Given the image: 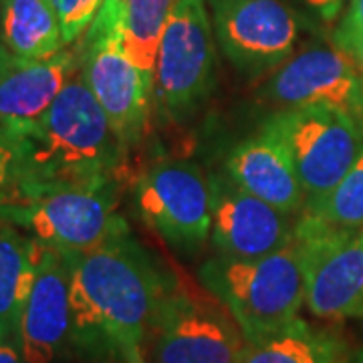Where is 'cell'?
I'll list each match as a JSON object with an SVG mask.
<instances>
[{
  "mask_svg": "<svg viewBox=\"0 0 363 363\" xmlns=\"http://www.w3.org/2000/svg\"><path fill=\"white\" fill-rule=\"evenodd\" d=\"M224 57L242 75L259 77L295 51L301 21L283 0H208Z\"/></svg>",
  "mask_w": 363,
  "mask_h": 363,
  "instance_id": "obj_10",
  "label": "cell"
},
{
  "mask_svg": "<svg viewBox=\"0 0 363 363\" xmlns=\"http://www.w3.org/2000/svg\"><path fill=\"white\" fill-rule=\"evenodd\" d=\"M23 140L26 202L59 188L123 176L130 147L111 128L81 69Z\"/></svg>",
  "mask_w": 363,
  "mask_h": 363,
  "instance_id": "obj_2",
  "label": "cell"
},
{
  "mask_svg": "<svg viewBox=\"0 0 363 363\" xmlns=\"http://www.w3.org/2000/svg\"><path fill=\"white\" fill-rule=\"evenodd\" d=\"M169 283L172 277L131 230L95 250L71 255L69 345L89 362H130L142 353Z\"/></svg>",
  "mask_w": 363,
  "mask_h": 363,
  "instance_id": "obj_1",
  "label": "cell"
},
{
  "mask_svg": "<svg viewBox=\"0 0 363 363\" xmlns=\"http://www.w3.org/2000/svg\"><path fill=\"white\" fill-rule=\"evenodd\" d=\"M262 95L283 109L329 105L363 123V75L345 51L313 45L274 69Z\"/></svg>",
  "mask_w": 363,
  "mask_h": 363,
  "instance_id": "obj_11",
  "label": "cell"
},
{
  "mask_svg": "<svg viewBox=\"0 0 363 363\" xmlns=\"http://www.w3.org/2000/svg\"><path fill=\"white\" fill-rule=\"evenodd\" d=\"M105 0H52L65 45L77 43L93 25Z\"/></svg>",
  "mask_w": 363,
  "mask_h": 363,
  "instance_id": "obj_23",
  "label": "cell"
},
{
  "mask_svg": "<svg viewBox=\"0 0 363 363\" xmlns=\"http://www.w3.org/2000/svg\"><path fill=\"white\" fill-rule=\"evenodd\" d=\"M212 186V245L218 255L259 259L293 240L291 214L248 194L228 176H210Z\"/></svg>",
  "mask_w": 363,
  "mask_h": 363,
  "instance_id": "obj_13",
  "label": "cell"
},
{
  "mask_svg": "<svg viewBox=\"0 0 363 363\" xmlns=\"http://www.w3.org/2000/svg\"><path fill=\"white\" fill-rule=\"evenodd\" d=\"M121 192L123 176L59 188L9 210L0 222L25 228L45 247L83 255L130 233V224L117 214Z\"/></svg>",
  "mask_w": 363,
  "mask_h": 363,
  "instance_id": "obj_5",
  "label": "cell"
},
{
  "mask_svg": "<svg viewBox=\"0 0 363 363\" xmlns=\"http://www.w3.org/2000/svg\"><path fill=\"white\" fill-rule=\"evenodd\" d=\"M0 363H26L21 351L18 337L0 333Z\"/></svg>",
  "mask_w": 363,
  "mask_h": 363,
  "instance_id": "obj_26",
  "label": "cell"
},
{
  "mask_svg": "<svg viewBox=\"0 0 363 363\" xmlns=\"http://www.w3.org/2000/svg\"><path fill=\"white\" fill-rule=\"evenodd\" d=\"M357 363H363V359H359V362H357Z\"/></svg>",
  "mask_w": 363,
  "mask_h": 363,
  "instance_id": "obj_31",
  "label": "cell"
},
{
  "mask_svg": "<svg viewBox=\"0 0 363 363\" xmlns=\"http://www.w3.org/2000/svg\"><path fill=\"white\" fill-rule=\"evenodd\" d=\"M0 40L21 61L49 59L67 47L52 0H4Z\"/></svg>",
  "mask_w": 363,
  "mask_h": 363,
  "instance_id": "obj_18",
  "label": "cell"
},
{
  "mask_svg": "<svg viewBox=\"0 0 363 363\" xmlns=\"http://www.w3.org/2000/svg\"><path fill=\"white\" fill-rule=\"evenodd\" d=\"M2 4H4V0H0V6H2Z\"/></svg>",
  "mask_w": 363,
  "mask_h": 363,
  "instance_id": "obj_30",
  "label": "cell"
},
{
  "mask_svg": "<svg viewBox=\"0 0 363 363\" xmlns=\"http://www.w3.org/2000/svg\"><path fill=\"white\" fill-rule=\"evenodd\" d=\"M26 204L23 182V140L0 130V220L2 216Z\"/></svg>",
  "mask_w": 363,
  "mask_h": 363,
  "instance_id": "obj_22",
  "label": "cell"
},
{
  "mask_svg": "<svg viewBox=\"0 0 363 363\" xmlns=\"http://www.w3.org/2000/svg\"><path fill=\"white\" fill-rule=\"evenodd\" d=\"M14 61H16V57L14 55H11V51L2 45V40H0V73L2 71H6L9 67L13 65Z\"/></svg>",
  "mask_w": 363,
  "mask_h": 363,
  "instance_id": "obj_28",
  "label": "cell"
},
{
  "mask_svg": "<svg viewBox=\"0 0 363 363\" xmlns=\"http://www.w3.org/2000/svg\"><path fill=\"white\" fill-rule=\"evenodd\" d=\"M341 347L325 331L295 319L271 337L247 343L240 363H337Z\"/></svg>",
  "mask_w": 363,
  "mask_h": 363,
  "instance_id": "obj_20",
  "label": "cell"
},
{
  "mask_svg": "<svg viewBox=\"0 0 363 363\" xmlns=\"http://www.w3.org/2000/svg\"><path fill=\"white\" fill-rule=\"evenodd\" d=\"M128 363H145V362H143L142 353H135V355H131L130 362H128Z\"/></svg>",
  "mask_w": 363,
  "mask_h": 363,
  "instance_id": "obj_29",
  "label": "cell"
},
{
  "mask_svg": "<svg viewBox=\"0 0 363 363\" xmlns=\"http://www.w3.org/2000/svg\"><path fill=\"white\" fill-rule=\"evenodd\" d=\"M293 242L305 272V305L321 319H363V228L303 214Z\"/></svg>",
  "mask_w": 363,
  "mask_h": 363,
  "instance_id": "obj_8",
  "label": "cell"
},
{
  "mask_svg": "<svg viewBox=\"0 0 363 363\" xmlns=\"http://www.w3.org/2000/svg\"><path fill=\"white\" fill-rule=\"evenodd\" d=\"M178 0H105L85 37L119 43L133 65L154 83L157 47Z\"/></svg>",
  "mask_w": 363,
  "mask_h": 363,
  "instance_id": "obj_17",
  "label": "cell"
},
{
  "mask_svg": "<svg viewBox=\"0 0 363 363\" xmlns=\"http://www.w3.org/2000/svg\"><path fill=\"white\" fill-rule=\"evenodd\" d=\"M150 335L156 363H240L247 337L206 286L172 277Z\"/></svg>",
  "mask_w": 363,
  "mask_h": 363,
  "instance_id": "obj_6",
  "label": "cell"
},
{
  "mask_svg": "<svg viewBox=\"0 0 363 363\" xmlns=\"http://www.w3.org/2000/svg\"><path fill=\"white\" fill-rule=\"evenodd\" d=\"M198 277L228 307L248 343L283 331L305 305V272L293 240L259 259L218 255L200 267Z\"/></svg>",
  "mask_w": 363,
  "mask_h": 363,
  "instance_id": "obj_3",
  "label": "cell"
},
{
  "mask_svg": "<svg viewBox=\"0 0 363 363\" xmlns=\"http://www.w3.org/2000/svg\"><path fill=\"white\" fill-rule=\"evenodd\" d=\"M79 69V49H63L40 61L16 59L0 73V130L18 138L35 130Z\"/></svg>",
  "mask_w": 363,
  "mask_h": 363,
  "instance_id": "obj_15",
  "label": "cell"
},
{
  "mask_svg": "<svg viewBox=\"0 0 363 363\" xmlns=\"http://www.w3.org/2000/svg\"><path fill=\"white\" fill-rule=\"evenodd\" d=\"M40 242L0 222V333L18 337L21 315L37 272Z\"/></svg>",
  "mask_w": 363,
  "mask_h": 363,
  "instance_id": "obj_19",
  "label": "cell"
},
{
  "mask_svg": "<svg viewBox=\"0 0 363 363\" xmlns=\"http://www.w3.org/2000/svg\"><path fill=\"white\" fill-rule=\"evenodd\" d=\"M303 214L315 216L339 228H363V150L337 186L321 200L305 206Z\"/></svg>",
  "mask_w": 363,
  "mask_h": 363,
  "instance_id": "obj_21",
  "label": "cell"
},
{
  "mask_svg": "<svg viewBox=\"0 0 363 363\" xmlns=\"http://www.w3.org/2000/svg\"><path fill=\"white\" fill-rule=\"evenodd\" d=\"M298 2H303L311 13L317 14L325 23L335 21L343 6V0H298Z\"/></svg>",
  "mask_w": 363,
  "mask_h": 363,
  "instance_id": "obj_25",
  "label": "cell"
},
{
  "mask_svg": "<svg viewBox=\"0 0 363 363\" xmlns=\"http://www.w3.org/2000/svg\"><path fill=\"white\" fill-rule=\"evenodd\" d=\"M79 51L81 75L111 128L131 150L142 142L147 125L154 83L131 63L117 40L83 37Z\"/></svg>",
  "mask_w": 363,
  "mask_h": 363,
  "instance_id": "obj_12",
  "label": "cell"
},
{
  "mask_svg": "<svg viewBox=\"0 0 363 363\" xmlns=\"http://www.w3.org/2000/svg\"><path fill=\"white\" fill-rule=\"evenodd\" d=\"M357 37H363V0H351L347 13L333 35V45L343 47Z\"/></svg>",
  "mask_w": 363,
  "mask_h": 363,
  "instance_id": "obj_24",
  "label": "cell"
},
{
  "mask_svg": "<svg viewBox=\"0 0 363 363\" xmlns=\"http://www.w3.org/2000/svg\"><path fill=\"white\" fill-rule=\"evenodd\" d=\"M216 69L206 0H178L157 47L154 95L160 111L176 123L190 121L216 87Z\"/></svg>",
  "mask_w": 363,
  "mask_h": 363,
  "instance_id": "obj_7",
  "label": "cell"
},
{
  "mask_svg": "<svg viewBox=\"0 0 363 363\" xmlns=\"http://www.w3.org/2000/svg\"><path fill=\"white\" fill-rule=\"evenodd\" d=\"M226 176L267 204L297 214L305 210L307 198L283 145L262 128L257 135L238 145L226 160Z\"/></svg>",
  "mask_w": 363,
  "mask_h": 363,
  "instance_id": "obj_16",
  "label": "cell"
},
{
  "mask_svg": "<svg viewBox=\"0 0 363 363\" xmlns=\"http://www.w3.org/2000/svg\"><path fill=\"white\" fill-rule=\"evenodd\" d=\"M26 363H52L71 343V255L40 242L37 272L18 327Z\"/></svg>",
  "mask_w": 363,
  "mask_h": 363,
  "instance_id": "obj_14",
  "label": "cell"
},
{
  "mask_svg": "<svg viewBox=\"0 0 363 363\" xmlns=\"http://www.w3.org/2000/svg\"><path fill=\"white\" fill-rule=\"evenodd\" d=\"M283 145L307 204L321 200L345 178L363 150V123L329 105L281 109L262 125Z\"/></svg>",
  "mask_w": 363,
  "mask_h": 363,
  "instance_id": "obj_4",
  "label": "cell"
},
{
  "mask_svg": "<svg viewBox=\"0 0 363 363\" xmlns=\"http://www.w3.org/2000/svg\"><path fill=\"white\" fill-rule=\"evenodd\" d=\"M341 51H345L350 55L351 59L355 61V65L359 69V73H363V37H357V39L350 40L347 45L339 47Z\"/></svg>",
  "mask_w": 363,
  "mask_h": 363,
  "instance_id": "obj_27",
  "label": "cell"
},
{
  "mask_svg": "<svg viewBox=\"0 0 363 363\" xmlns=\"http://www.w3.org/2000/svg\"><path fill=\"white\" fill-rule=\"evenodd\" d=\"M135 206L143 222L169 247L194 255L212 234L210 176L194 162L168 160L135 182Z\"/></svg>",
  "mask_w": 363,
  "mask_h": 363,
  "instance_id": "obj_9",
  "label": "cell"
}]
</instances>
